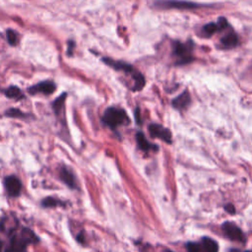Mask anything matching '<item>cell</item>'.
Wrapping results in <instances>:
<instances>
[{
    "instance_id": "8",
    "label": "cell",
    "mask_w": 252,
    "mask_h": 252,
    "mask_svg": "<svg viewBox=\"0 0 252 252\" xmlns=\"http://www.w3.org/2000/svg\"><path fill=\"white\" fill-rule=\"evenodd\" d=\"M56 90V85L52 81H44L40 82L36 85L31 86L28 89V92L31 95H37V94H44V95H51Z\"/></svg>"
},
{
    "instance_id": "6",
    "label": "cell",
    "mask_w": 252,
    "mask_h": 252,
    "mask_svg": "<svg viewBox=\"0 0 252 252\" xmlns=\"http://www.w3.org/2000/svg\"><path fill=\"white\" fill-rule=\"evenodd\" d=\"M222 229L225 233V235L229 238L232 241H238V242H244L245 236L242 232V230L231 222H226L222 226Z\"/></svg>"
},
{
    "instance_id": "1",
    "label": "cell",
    "mask_w": 252,
    "mask_h": 252,
    "mask_svg": "<svg viewBox=\"0 0 252 252\" xmlns=\"http://www.w3.org/2000/svg\"><path fill=\"white\" fill-rule=\"evenodd\" d=\"M40 242L39 236L29 228H19L10 234L9 244L4 252H26V248L30 244Z\"/></svg>"
},
{
    "instance_id": "3",
    "label": "cell",
    "mask_w": 252,
    "mask_h": 252,
    "mask_svg": "<svg viewBox=\"0 0 252 252\" xmlns=\"http://www.w3.org/2000/svg\"><path fill=\"white\" fill-rule=\"evenodd\" d=\"M192 50H193V45L190 41L186 44H183L180 42L175 43L174 53L178 57L177 64L183 65V64L191 62L193 59Z\"/></svg>"
},
{
    "instance_id": "15",
    "label": "cell",
    "mask_w": 252,
    "mask_h": 252,
    "mask_svg": "<svg viewBox=\"0 0 252 252\" xmlns=\"http://www.w3.org/2000/svg\"><path fill=\"white\" fill-rule=\"evenodd\" d=\"M221 44L226 48H232L237 46L238 38L234 33H229L221 39Z\"/></svg>"
},
{
    "instance_id": "22",
    "label": "cell",
    "mask_w": 252,
    "mask_h": 252,
    "mask_svg": "<svg viewBox=\"0 0 252 252\" xmlns=\"http://www.w3.org/2000/svg\"><path fill=\"white\" fill-rule=\"evenodd\" d=\"M218 27H219V30L220 31H223V30H225L228 26H229V23H228V21L226 20V18H221V19H219V21H218Z\"/></svg>"
},
{
    "instance_id": "17",
    "label": "cell",
    "mask_w": 252,
    "mask_h": 252,
    "mask_svg": "<svg viewBox=\"0 0 252 252\" xmlns=\"http://www.w3.org/2000/svg\"><path fill=\"white\" fill-rule=\"evenodd\" d=\"M42 206L45 208H54L57 206H65V203L53 197H46L42 201Z\"/></svg>"
},
{
    "instance_id": "2",
    "label": "cell",
    "mask_w": 252,
    "mask_h": 252,
    "mask_svg": "<svg viewBox=\"0 0 252 252\" xmlns=\"http://www.w3.org/2000/svg\"><path fill=\"white\" fill-rule=\"evenodd\" d=\"M102 121L112 130H116L120 126H125L129 124L130 118L128 117L126 112L123 109L110 107L106 110Z\"/></svg>"
},
{
    "instance_id": "24",
    "label": "cell",
    "mask_w": 252,
    "mask_h": 252,
    "mask_svg": "<svg viewBox=\"0 0 252 252\" xmlns=\"http://www.w3.org/2000/svg\"><path fill=\"white\" fill-rule=\"evenodd\" d=\"M225 210H226V212H228L229 214H231V215L235 214V208H234V206H233L232 204H230V203H229V204H227V205L225 206Z\"/></svg>"
},
{
    "instance_id": "21",
    "label": "cell",
    "mask_w": 252,
    "mask_h": 252,
    "mask_svg": "<svg viewBox=\"0 0 252 252\" xmlns=\"http://www.w3.org/2000/svg\"><path fill=\"white\" fill-rule=\"evenodd\" d=\"M186 251L187 252H201V245L196 242H188V243H186Z\"/></svg>"
},
{
    "instance_id": "25",
    "label": "cell",
    "mask_w": 252,
    "mask_h": 252,
    "mask_svg": "<svg viewBox=\"0 0 252 252\" xmlns=\"http://www.w3.org/2000/svg\"><path fill=\"white\" fill-rule=\"evenodd\" d=\"M77 240H78V242H80V243H84V242H85V236H84L83 231H82L79 235H77Z\"/></svg>"
},
{
    "instance_id": "23",
    "label": "cell",
    "mask_w": 252,
    "mask_h": 252,
    "mask_svg": "<svg viewBox=\"0 0 252 252\" xmlns=\"http://www.w3.org/2000/svg\"><path fill=\"white\" fill-rule=\"evenodd\" d=\"M67 46H68L67 54H68L69 56H71V55L73 54V49H74V47H75V43H74L73 41H69L68 44H67Z\"/></svg>"
},
{
    "instance_id": "5",
    "label": "cell",
    "mask_w": 252,
    "mask_h": 252,
    "mask_svg": "<svg viewBox=\"0 0 252 252\" xmlns=\"http://www.w3.org/2000/svg\"><path fill=\"white\" fill-rule=\"evenodd\" d=\"M148 129H149V133L152 138L160 139L167 144L173 143V135H172V132L170 131V129H167V128L163 127L162 125L157 124V123L150 124Z\"/></svg>"
},
{
    "instance_id": "14",
    "label": "cell",
    "mask_w": 252,
    "mask_h": 252,
    "mask_svg": "<svg viewBox=\"0 0 252 252\" xmlns=\"http://www.w3.org/2000/svg\"><path fill=\"white\" fill-rule=\"evenodd\" d=\"M218 251H219V245L214 239L210 237H204L202 239L201 252H218Z\"/></svg>"
},
{
    "instance_id": "7",
    "label": "cell",
    "mask_w": 252,
    "mask_h": 252,
    "mask_svg": "<svg viewBox=\"0 0 252 252\" xmlns=\"http://www.w3.org/2000/svg\"><path fill=\"white\" fill-rule=\"evenodd\" d=\"M4 187L10 197H19L22 191V183L16 176H8L4 179Z\"/></svg>"
},
{
    "instance_id": "29",
    "label": "cell",
    "mask_w": 252,
    "mask_h": 252,
    "mask_svg": "<svg viewBox=\"0 0 252 252\" xmlns=\"http://www.w3.org/2000/svg\"><path fill=\"white\" fill-rule=\"evenodd\" d=\"M167 252H172V251H167Z\"/></svg>"
},
{
    "instance_id": "16",
    "label": "cell",
    "mask_w": 252,
    "mask_h": 252,
    "mask_svg": "<svg viewBox=\"0 0 252 252\" xmlns=\"http://www.w3.org/2000/svg\"><path fill=\"white\" fill-rule=\"evenodd\" d=\"M4 94L7 98L9 99H13V100H16V101H19V100H23L25 99V95L24 93L16 86H10L9 88H7L5 91H4Z\"/></svg>"
},
{
    "instance_id": "12",
    "label": "cell",
    "mask_w": 252,
    "mask_h": 252,
    "mask_svg": "<svg viewBox=\"0 0 252 252\" xmlns=\"http://www.w3.org/2000/svg\"><path fill=\"white\" fill-rule=\"evenodd\" d=\"M190 102H191L190 94L187 91H184L183 94H181L173 101V107L177 110L183 111V110H185L190 105Z\"/></svg>"
},
{
    "instance_id": "11",
    "label": "cell",
    "mask_w": 252,
    "mask_h": 252,
    "mask_svg": "<svg viewBox=\"0 0 252 252\" xmlns=\"http://www.w3.org/2000/svg\"><path fill=\"white\" fill-rule=\"evenodd\" d=\"M136 141H137L139 149L145 153H148L150 151H158L159 150L158 146L156 144H152L151 142H149L147 140V138L145 137L144 133L141 131L136 133Z\"/></svg>"
},
{
    "instance_id": "27",
    "label": "cell",
    "mask_w": 252,
    "mask_h": 252,
    "mask_svg": "<svg viewBox=\"0 0 252 252\" xmlns=\"http://www.w3.org/2000/svg\"><path fill=\"white\" fill-rule=\"evenodd\" d=\"M0 252H4V248H3V242L2 240L0 239Z\"/></svg>"
},
{
    "instance_id": "10",
    "label": "cell",
    "mask_w": 252,
    "mask_h": 252,
    "mask_svg": "<svg viewBox=\"0 0 252 252\" xmlns=\"http://www.w3.org/2000/svg\"><path fill=\"white\" fill-rule=\"evenodd\" d=\"M103 61L109 65L110 67L117 70V71H122L126 74H129L131 77H133L136 73L137 70H135L130 64L124 62V61H118V60H114L112 58H103Z\"/></svg>"
},
{
    "instance_id": "18",
    "label": "cell",
    "mask_w": 252,
    "mask_h": 252,
    "mask_svg": "<svg viewBox=\"0 0 252 252\" xmlns=\"http://www.w3.org/2000/svg\"><path fill=\"white\" fill-rule=\"evenodd\" d=\"M5 116L7 117H12V118H20V119H25L29 117L28 114L23 113L22 111L18 110V109H9L5 112L4 114Z\"/></svg>"
},
{
    "instance_id": "13",
    "label": "cell",
    "mask_w": 252,
    "mask_h": 252,
    "mask_svg": "<svg viewBox=\"0 0 252 252\" xmlns=\"http://www.w3.org/2000/svg\"><path fill=\"white\" fill-rule=\"evenodd\" d=\"M66 98H67V94L63 93L52 103V110L56 115L64 116V105H65Z\"/></svg>"
},
{
    "instance_id": "26",
    "label": "cell",
    "mask_w": 252,
    "mask_h": 252,
    "mask_svg": "<svg viewBox=\"0 0 252 252\" xmlns=\"http://www.w3.org/2000/svg\"><path fill=\"white\" fill-rule=\"evenodd\" d=\"M135 117H136L137 123L141 124V120H140V110H139V108H137V109L135 110Z\"/></svg>"
},
{
    "instance_id": "28",
    "label": "cell",
    "mask_w": 252,
    "mask_h": 252,
    "mask_svg": "<svg viewBox=\"0 0 252 252\" xmlns=\"http://www.w3.org/2000/svg\"><path fill=\"white\" fill-rule=\"evenodd\" d=\"M246 252H252V251H246Z\"/></svg>"
},
{
    "instance_id": "4",
    "label": "cell",
    "mask_w": 252,
    "mask_h": 252,
    "mask_svg": "<svg viewBox=\"0 0 252 252\" xmlns=\"http://www.w3.org/2000/svg\"><path fill=\"white\" fill-rule=\"evenodd\" d=\"M155 6L160 9H181V10H191L200 7L201 5L187 2V1H179V0H158L155 3Z\"/></svg>"
},
{
    "instance_id": "9",
    "label": "cell",
    "mask_w": 252,
    "mask_h": 252,
    "mask_svg": "<svg viewBox=\"0 0 252 252\" xmlns=\"http://www.w3.org/2000/svg\"><path fill=\"white\" fill-rule=\"evenodd\" d=\"M59 179L60 181L68 186L70 189H78V183L74 173L67 166H62L59 170Z\"/></svg>"
},
{
    "instance_id": "20",
    "label": "cell",
    "mask_w": 252,
    "mask_h": 252,
    "mask_svg": "<svg viewBox=\"0 0 252 252\" xmlns=\"http://www.w3.org/2000/svg\"><path fill=\"white\" fill-rule=\"evenodd\" d=\"M6 37H7V41L9 43V45H11V46H16L19 42L18 34L14 30L8 29L6 31Z\"/></svg>"
},
{
    "instance_id": "19",
    "label": "cell",
    "mask_w": 252,
    "mask_h": 252,
    "mask_svg": "<svg viewBox=\"0 0 252 252\" xmlns=\"http://www.w3.org/2000/svg\"><path fill=\"white\" fill-rule=\"evenodd\" d=\"M218 31H220V30H219L217 23H209V24L205 25L202 29V32L206 37H211Z\"/></svg>"
}]
</instances>
